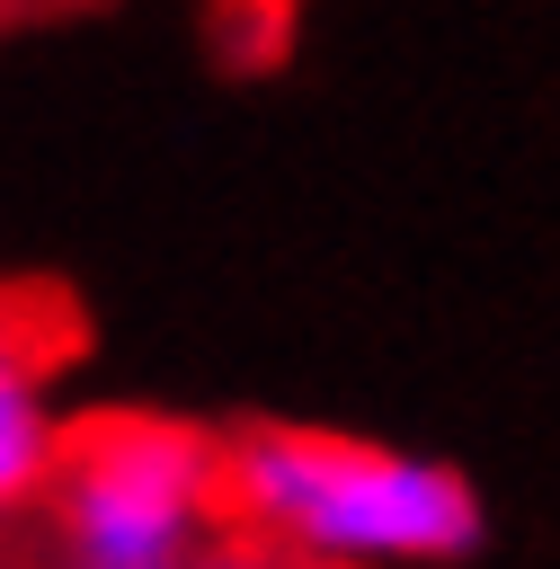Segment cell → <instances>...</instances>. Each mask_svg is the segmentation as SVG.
<instances>
[{
    "mask_svg": "<svg viewBox=\"0 0 560 569\" xmlns=\"http://www.w3.org/2000/svg\"><path fill=\"white\" fill-rule=\"evenodd\" d=\"M44 516L71 569H169L222 533V436L160 409H98L53 436Z\"/></svg>",
    "mask_w": 560,
    "mask_h": 569,
    "instance_id": "obj_2",
    "label": "cell"
},
{
    "mask_svg": "<svg viewBox=\"0 0 560 569\" xmlns=\"http://www.w3.org/2000/svg\"><path fill=\"white\" fill-rule=\"evenodd\" d=\"M169 569H302V560H284V551H267V542H249V533H213V542H196L187 560H169Z\"/></svg>",
    "mask_w": 560,
    "mask_h": 569,
    "instance_id": "obj_5",
    "label": "cell"
},
{
    "mask_svg": "<svg viewBox=\"0 0 560 569\" xmlns=\"http://www.w3.org/2000/svg\"><path fill=\"white\" fill-rule=\"evenodd\" d=\"M62 569H71V560H62Z\"/></svg>",
    "mask_w": 560,
    "mask_h": 569,
    "instance_id": "obj_6",
    "label": "cell"
},
{
    "mask_svg": "<svg viewBox=\"0 0 560 569\" xmlns=\"http://www.w3.org/2000/svg\"><path fill=\"white\" fill-rule=\"evenodd\" d=\"M53 436H62V418L44 409V373L0 365V516H18L27 498H44Z\"/></svg>",
    "mask_w": 560,
    "mask_h": 569,
    "instance_id": "obj_3",
    "label": "cell"
},
{
    "mask_svg": "<svg viewBox=\"0 0 560 569\" xmlns=\"http://www.w3.org/2000/svg\"><path fill=\"white\" fill-rule=\"evenodd\" d=\"M0 365H18V373L53 365V329H36V302H18V293H0Z\"/></svg>",
    "mask_w": 560,
    "mask_h": 569,
    "instance_id": "obj_4",
    "label": "cell"
},
{
    "mask_svg": "<svg viewBox=\"0 0 560 569\" xmlns=\"http://www.w3.org/2000/svg\"><path fill=\"white\" fill-rule=\"evenodd\" d=\"M222 525L302 569H444L480 551L489 516L453 462L338 427H249L222 445Z\"/></svg>",
    "mask_w": 560,
    "mask_h": 569,
    "instance_id": "obj_1",
    "label": "cell"
}]
</instances>
